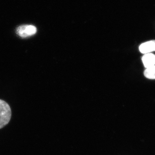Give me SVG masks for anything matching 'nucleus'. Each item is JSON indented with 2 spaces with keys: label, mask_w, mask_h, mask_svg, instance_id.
<instances>
[{
  "label": "nucleus",
  "mask_w": 155,
  "mask_h": 155,
  "mask_svg": "<svg viewBox=\"0 0 155 155\" xmlns=\"http://www.w3.org/2000/svg\"><path fill=\"white\" fill-rule=\"evenodd\" d=\"M37 32V28L33 25H22L17 28L16 33L20 37L25 38L34 35Z\"/></svg>",
  "instance_id": "obj_2"
},
{
  "label": "nucleus",
  "mask_w": 155,
  "mask_h": 155,
  "mask_svg": "<svg viewBox=\"0 0 155 155\" xmlns=\"http://www.w3.org/2000/svg\"><path fill=\"white\" fill-rule=\"evenodd\" d=\"M139 50L143 54L150 53L155 51V40L145 42L140 46Z\"/></svg>",
  "instance_id": "obj_3"
},
{
  "label": "nucleus",
  "mask_w": 155,
  "mask_h": 155,
  "mask_svg": "<svg viewBox=\"0 0 155 155\" xmlns=\"http://www.w3.org/2000/svg\"><path fill=\"white\" fill-rule=\"evenodd\" d=\"M142 60L144 67L146 68L155 65V55L151 53L145 54Z\"/></svg>",
  "instance_id": "obj_4"
},
{
  "label": "nucleus",
  "mask_w": 155,
  "mask_h": 155,
  "mask_svg": "<svg viewBox=\"0 0 155 155\" xmlns=\"http://www.w3.org/2000/svg\"><path fill=\"white\" fill-rule=\"evenodd\" d=\"M11 117V107L5 101L0 99V129L8 124Z\"/></svg>",
  "instance_id": "obj_1"
},
{
  "label": "nucleus",
  "mask_w": 155,
  "mask_h": 155,
  "mask_svg": "<svg viewBox=\"0 0 155 155\" xmlns=\"http://www.w3.org/2000/svg\"><path fill=\"white\" fill-rule=\"evenodd\" d=\"M144 76L149 79H155V65L147 68L144 72Z\"/></svg>",
  "instance_id": "obj_5"
}]
</instances>
